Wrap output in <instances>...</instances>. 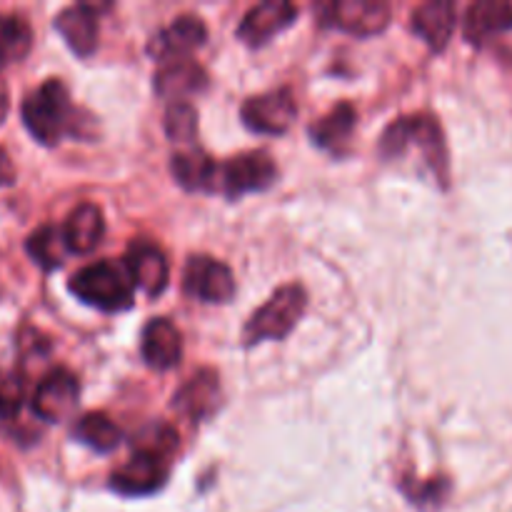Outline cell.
<instances>
[{"label": "cell", "instance_id": "obj_1", "mask_svg": "<svg viewBox=\"0 0 512 512\" xmlns=\"http://www.w3.org/2000/svg\"><path fill=\"white\" fill-rule=\"evenodd\" d=\"M83 110L75 108L68 88L60 80H45L23 100V123L28 133L43 145H58L68 135H83Z\"/></svg>", "mask_w": 512, "mask_h": 512}, {"label": "cell", "instance_id": "obj_2", "mask_svg": "<svg viewBox=\"0 0 512 512\" xmlns=\"http://www.w3.org/2000/svg\"><path fill=\"white\" fill-rule=\"evenodd\" d=\"M410 148H418L440 185H448V148L438 120L430 115H403L385 128L380 138V155L385 160L403 158Z\"/></svg>", "mask_w": 512, "mask_h": 512}, {"label": "cell", "instance_id": "obj_3", "mask_svg": "<svg viewBox=\"0 0 512 512\" xmlns=\"http://www.w3.org/2000/svg\"><path fill=\"white\" fill-rule=\"evenodd\" d=\"M70 290L78 300L105 310V313H120L133 305V280L123 265H115L110 260L85 265L70 278Z\"/></svg>", "mask_w": 512, "mask_h": 512}, {"label": "cell", "instance_id": "obj_4", "mask_svg": "<svg viewBox=\"0 0 512 512\" xmlns=\"http://www.w3.org/2000/svg\"><path fill=\"white\" fill-rule=\"evenodd\" d=\"M308 293L303 285L288 283L275 290L268 303L260 305L243 328V343L258 345L263 340H283L293 333L298 320L303 318Z\"/></svg>", "mask_w": 512, "mask_h": 512}, {"label": "cell", "instance_id": "obj_5", "mask_svg": "<svg viewBox=\"0 0 512 512\" xmlns=\"http://www.w3.org/2000/svg\"><path fill=\"white\" fill-rule=\"evenodd\" d=\"M278 178V165L263 150L253 153H240L230 158L228 163L218 165L215 175V193H223L225 198L235 200L245 193H258L270 188Z\"/></svg>", "mask_w": 512, "mask_h": 512}, {"label": "cell", "instance_id": "obj_6", "mask_svg": "<svg viewBox=\"0 0 512 512\" xmlns=\"http://www.w3.org/2000/svg\"><path fill=\"white\" fill-rule=\"evenodd\" d=\"M320 23L353 35L383 33L390 23V5L383 0H338L320 5Z\"/></svg>", "mask_w": 512, "mask_h": 512}, {"label": "cell", "instance_id": "obj_7", "mask_svg": "<svg viewBox=\"0 0 512 512\" xmlns=\"http://www.w3.org/2000/svg\"><path fill=\"white\" fill-rule=\"evenodd\" d=\"M168 480V460L153 450H135L113 475L110 488L125 498H140L160 490Z\"/></svg>", "mask_w": 512, "mask_h": 512}, {"label": "cell", "instance_id": "obj_8", "mask_svg": "<svg viewBox=\"0 0 512 512\" xmlns=\"http://www.w3.org/2000/svg\"><path fill=\"white\" fill-rule=\"evenodd\" d=\"M298 115V103L288 88L270 90V93L253 95L240 108V118L250 130L263 135H280L293 125Z\"/></svg>", "mask_w": 512, "mask_h": 512}, {"label": "cell", "instance_id": "obj_9", "mask_svg": "<svg viewBox=\"0 0 512 512\" xmlns=\"http://www.w3.org/2000/svg\"><path fill=\"white\" fill-rule=\"evenodd\" d=\"M183 290L200 303H228L235 295V278L230 268L208 255H193L185 265Z\"/></svg>", "mask_w": 512, "mask_h": 512}, {"label": "cell", "instance_id": "obj_10", "mask_svg": "<svg viewBox=\"0 0 512 512\" xmlns=\"http://www.w3.org/2000/svg\"><path fill=\"white\" fill-rule=\"evenodd\" d=\"M80 383L68 368H55L45 375L33 393V413L45 423H63L78 408Z\"/></svg>", "mask_w": 512, "mask_h": 512}, {"label": "cell", "instance_id": "obj_11", "mask_svg": "<svg viewBox=\"0 0 512 512\" xmlns=\"http://www.w3.org/2000/svg\"><path fill=\"white\" fill-rule=\"evenodd\" d=\"M205 38H208V30L198 15H178L173 23L165 25L150 38L148 55L160 65L170 63V60H185L205 43Z\"/></svg>", "mask_w": 512, "mask_h": 512}, {"label": "cell", "instance_id": "obj_12", "mask_svg": "<svg viewBox=\"0 0 512 512\" xmlns=\"http://www.w3.org/2000/svg\"><path fill=\"white\" fill-rule=\"evenodd\" d=\"M123 268L128 270L135 288L148 293L150 298H155V295H160L168 288V260H165L163 250L155 243H150V240H133V243L128 245Z\"/></svg>", "mask_w": 512, "mask_h": 512}, {"label": "cell", "instance_id": "obj_13", "mask_svg": "<svg viewBox=\"0 0 512 512\" xmlns=\"http://www.w3.org/2000/svg\"><path fill=\"white\" fill-rule=\"evenodd\" d=\"M295 18H298V8L293 3H288V0H265V3L253 5L245 13L243 23L238 25V38L250 48H258V45L268 43L273 35H278L280 30L293 25Z\"/></svg>", "mask_w": 512, "mask_h": 512}, {"label": "cell", "instance_id": "obj_14", "mask_svg": "<svg viewBox=\"0 0 512 512\" xmlns=\"http://www.w3.org/2000/svg\"><path fill=\"white\" fill-rule=\"evenodd\" d=\"M98 8L93 3H78L60 10L55 30L65 38L68 48L80 58H88L98 45Z\"/></svg>", "mask_w": 512, "mask_h": 512}, {"label": "cell", "instance_id": "obj_15", "mask_svg": "<svg viewBox=\"0 0 512 512\" xmlns=\"http://www.w3.org/2000/svg\"><path fill=\"white\" fill-rule=\"evenodd\" d=\"M153 88L160 98L170 100V103H180L188 95L208 88V73L190 58L170 60V63L160 65V70L155 73Z\"/></svg>", "mask_w": 512, "mask_h": 512}, {"label": "cell", "instance_id": "obj_16", "mask_svg": "<svg viewBox=\"0 0 512 512\" xmlns=\"http://www.w3.org/2000/svg\"><path fill=\"white\" fill-rule=\"evenodd\" d=\"M140 350L150 368L170 370L183 358V335L168 318H153L145 325Z\"/></svg>", "mask_w": 512, "mask_h": 512}, {"label": "cell", "instance_id": "obj_17", "mask_svg": "<svg viewBox=\"0 0 512 512\" xmlns=\"http://www.w3.org/2000/svg\"><path fill=\"white\" fill-rule=\"evenodd\" d=\"M512 30V3L505 0H478L465 10L463 33L468 43L485 45L490 38Z\"/></svg>", "mask_w": 512, "mask_h": 512}, {"label": "cell", "instance_id": "obj_18", "mask_svg": "<svg viewBox=\"0 0 512 512\" xmlns=\"http://www.w3.org/2000/svg\"><path fill=\"white\" fill-rule=\"evenodd\" d=\"M68 253L88 255L100 245L105 235L103 210L95 203H80L73 213L68 215L65 225L60 228Z\"/></svg>", "mask_w": 512, "mask_h": 512}, {"label": "cell", "instance_id": "obj_19", "mask_svg": "<svg viewBox=\"0 0 512 512\" xmlns=\"http://www.w3.org/2000/svg\"><path fill=\"white\" fill-rule=\"evenodd\" d=\"M410 25H413L415 35H420L428 43L430 50L440 53L450 43V38L455 33V25H458L455 5L448 3V0H430V3H423L420 8H415L413 23Z\"/></svg>", "mask_w": 512, "mask_h": 512}, {"label": "cell", "instance_id": "obj_20", "mask_svg": "<svg viewBox=\"0 0 512 512\" xmlns=\"http://www.w3.org/2000/svg\"><path fill=\"white\" fill-rule=\"evenodd\" d=\"M220 400V380L213 370H200L195 373L183 388L178 390V395L173 398V405L183 415H188L193 423L198 420L210 418L218 408Z\"/></svg>", "mask_w": 512, "mask_h": 512}, {"label": "cell", "instance_id": "obj_21", "mask_svg": "<svg viewBox=\"0 0 512 512\" xmlns=\"http://www.w3.org/2000/svg\"><path fill=\"white\" fill-rule=\"evenodd\" d=\"M170 170L178 180L180 188L190 193H215V175H218V163L203 150H183L170 158Z\"/></svg>", "mask_w": 512, "mask_h": 512}, {"label": "cell", "instance_id": "obj_22", "mask_svg": "<svg viewBox=\"0 0 512 512\" xmlns=\"http://www.w3.org/2000/svg\"><path fill=\"white\" fill-rule=\"evenodd\" d=\"M355 123H358V115H355L353 105L338 103L328 115H323V118L310 128V138H313V143L320 145L323 150L340 153V150L350 143Z\"/></svg>", "mask_w": 512, "mask_h": 512}, {"label": "cell", "instance_id": "obj_23", "mask_svg": "<svg viewBox=\"0 0 512 512\" xmlns=\"http://www.w3.org/2000/svg\"><path fill=\"white\" fill-rule=\"evenodd\" d=\"M73 438L78 443L88 445V448L98 450V453H110L120 445L123 433H120L118 425L108 418L105 413H85L83 418L75 423Z\"/></svg>", "mask_w": 512, "mask_h": 512}, {"label": "cell", "instance_id": "obj_24", "mask_svg": "<svg viewBox=\"0 0 512 512\" xmlns=\"http://www.w3.org/2000/svg\"><path fill=\"white\" fill-rule=\"evenodd\" d=\"M33 48V30L20 15H0V68L23 60Z\"/></svg>", "mask_w": 512, "mask_h": 512}, {"label": "cell", "instance_id": "obj_25", "mask_svg": "<svg viewBox=\"0 0 512 512\" xmlns=\"http://www.w3.org/2000/svg\"><path fill=\"white\" fill-rule=\"evenodd\" d=\"M25 250L43 270L60 268L65 263V255H68L63 233L55 225H40L35 233H30V238L25 240Z\"/></svg>", "mask_w": 512, "mask_h": 512}, {"label": "cell", "instance_id": "obj_26", "mask_svg": "<svg viewBox=\"0 0 512 512\" xmlns=\"http://www.w3.org/2000/svg\"><path fill=\"white\" fill-rule=\"evenodd\" d=\"M165 133L173 143H193L198 135V113L188 100L170 103L165 110Z\"/></svg>", "mask_w": 512, "mask_h": 512}, {"label": "cell", "instance_id": "obj_27", "mask_svg": "<svg viewBox=\"0 0 512 512\" xmlns=\"http://www.w3.org/2000/svg\"><path fill=\"white\" fill-rule=\"evenodd\" d=\"M25 403V385L20 375L0 370V418L13 420L23 410Z\"/></svg>", "mask_w": 512, "mask_h": 512}, {"label": "cell", "instance_id": "obj_28", "mask_svg": "<svg viewBox=\"0 0 512 512\" xmlns=\"http://www.w3.org/2000/svg\"><path fill=\"white\" fill-rule=\"evenodd\" d=\"M448 490V483L443 480H433V483H425V485H413V490H408L413 503H435L440 500Z\"/></svg>", "mask_w": 512, "mask_h": 512}, {"label": "cell", "instance_id": "obj_29", "mask_svg": "<svg viewBox=\"0 0 512 512\" xmlns=\"http://www.w3.org/2000/svg\"><path fill=\"white\" fill-rule=\"evenodd\" d=\"M15 183V165L10 160V155L0 148V188Z\"/></svg>", "mask_w": 512, "mask_h": 512}, {"label": "cell", "instance_id": "obj_30", "mask_svg": "<svg viewBox=\"0 0 512 512\" xmlns=\"http://www.w3.org/2000/svg\"><path fill=\"white\" fill-rule=\"evenodd\" d=\"M5 115H8V98H5V95H0V123L5 120Z\"/></svg>", "mask_w": 512, "mask_h": 512}]
</instances>
